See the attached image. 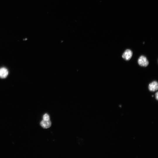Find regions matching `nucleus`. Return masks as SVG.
Returning a JSON list of instances; mask_svg holds the SVG:
<instances>
[{
    "label": "nucleus",
    "instance_id": "f257e3e1",
    "mask_svg": "<svg viewBox=\"0 0 158 158\" xmlns=\"http://www.w3.org/2000/svg\"><path fill=\"white\" fill-rule=\"evenodd\" d=\"M138 64L143 67H146L149 64V61L145 56L142 55L138 58Z\"/></svg>",
    "mask_w": 158,
    "mask_h": 158
},
{
    "label": "nucleus",
    "instance_id": "f03ea898",
    "mask_svg": "<svg viewBox=\"0 0 158 158\" xmlns=\"http://www.w3.org/2000/svg\"><path fill=\"white\" fill-rule=\"evenodd\" d=\"M133 55V52L129 49H126L122 55V58L128 61L131 58Z\"/></svg>",
    "mask_w": 158,
    "mask_h": 158
},
{
    "label": "nucleus",
    "instance_id": "7ed1b4c3",
    "mask_svg": "<svg viewBox=\"0 0 158 158\" xmlns=\"http://www.w3.org/2000/svg\"><path fill=\"white\" fill-rule=\"evenodd\" d=\"M149 90L151 92H154L157 90L158 89V83L156 81L152 82L149 84L148 86Z\"/></svg>",
    "mask_w": 158,
    "mask_h": 158
},
{
    "label": "nucleus",
    "instance_id": "20e7f679",
    "mask_svg": "<svg viewBox=\"0 0 158 158\" xmlns=\"http://www.w3.org/2000/svg\"><path fill=\"white\" fill-rule=\"evenodd\" d=\"M8 74V71L5 67L0 68V78H6Z\"/></svg>",
    "mask_w": 158,
    "mask_h": 158
},
{
    "label": "nucleus",
    "instance_id": "39448f33",
    "mask_svg": "<svg viewBox=\"0 0 158 158\" xmlns=\"http://www.w3.org/2000/svg\"><path fill=\"white\" fill-rule=\"evenodd\" d=\"M40 125L43 128H47L51 126V122L50 120H43L41 122Z\"/></svg>",
    "mask_w": 158,
    "mask_h": 158
},
{
    "label": "nucleus",
    "instance_id": "423d86ee",
    "mask_svg": "<svg viewBox=\"0 0 158 158\" xmlns=\"http://www.w3.org/2000/svg\"><path fill=\"white\" fill-rule=\"evenodd\" d=\"M49 116L47 114H44L43 116V120H49Z\"/></svg>",
    "mask_w": 158,
    "mask_h": 158
},
{
    "label": "nucleus",
    "instance_id": "0eeeda50",
    "mask_svg": "<svg viewBox=\"0 0 158 158\" xmlns=\"http://www.w3.org/2000/svg\"><path fill=\"white\" fill-rule=\"evenodd\" d=\"M155 98H156V99L157 100H158V92H157L156 93H155Z\"/></svg>",
    "mask_w": 158,
    "mask_h": 158
}]
</instances>
